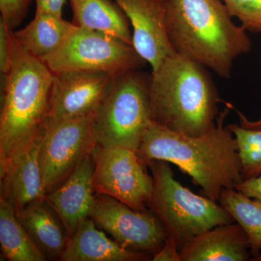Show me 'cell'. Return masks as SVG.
<instances>
[{
	"mask_svg": "<svg viewBox=\"0 0 261 261\" xmlns=\"http://www.w3.org/2000/svg\"><path fill=\"white\" fill-rule=\"evenodd\" d=\"M74 27L63 16L36 13L34 20L25 28L13 31V35L20 47L42 61L61 47Z\"/></svg>",
	"mask_w": 261,
	"mask_h": 261,
	"instance_id": "18",
	"label": "cell"
},
{
	"mask_svg": "<svg viewBox=\"0 0 261 261\" xmlns=\"http://www.w3.org/2000/svg\"><path fill=\"white\" fill-rule=\"evenodd\" d=\"M229 107L219 113L216 126L204 135L190 137L152 122L137 154L147 166L152 161L172 163L187 173L207 198L219 202L226 189L243 181L238 143L225 126Z\"/></svg>",
	"mask_w": 261,
	"mask_h": 261,
	"instance_id": "1",
	"label": "cell"
},
{
	"mask_svg": "<svg viewBox=\"0 0 261 261\" xmlns=\"http://www.w3.org/2000/svg\"><path fill=\"white\" fill-rule=\"evenodd\" d=\"M69 2L75 25L106 33L133 45L129 20L114 0Z\"/></svg>",
	"mask_w": 261,
	"mask_h": 261,
	"instance_id": "19",
	"label": "cell"
},
{
	"mask_svg": "<svg viewBox=\"0 0 261 261\" xmlns=\"http://www.w3.org/2000/svg\"><path fill=\"white\" fill-rule=\"evenodd\" d=\"M149 95L154 123L190 137L216 126L220 99L206 67L174 53L150 74Z\"/></svg>",
	"mask_w": 261,
	"mask_h": 261,
	"instance_id": "3",
	"label": "cell"
},
{
	"mask_svg": "<svg viewBox=\"0 0 261 261\" xmlns=\"http://www.w3.org/2000/svg\"><path fill=\"white\" fill-rule=\"evenodd\" d=\"M181 261L252 260L248 237L238 223L220 225L197 235L180 250Z\"/></svg>",
	"mask_w": 261,
	"mask_h": 261,
	"instance_id": "15",
	"label": "cell"
},
{
	"mask_svg": "<svg viewBox=\"0 0 261 261\" xmlns=\"http://www.w3.org/2000/svg\"><path fill=\"white\" fill-rule=\"evenodd\" d=\"M53 80L54 73L13 37V63L5 77L0 116V168L42 128L49 113Z\"/></svg>",
	"mask_w": 261,
	"mask_h": 261,
	"instance_id": "4",
	"label": "cell"
},
{
	"mask_svg": "<svg viewBox=\"0 0 261 261\" xmlns=\"http://www.w3.org/2000/svg\"><path fill=\"white\" fill-rule=\"evenodd\" d=\"M42 61L54 73L88 70L116 75L141 70L147 63L132 44L106 33L76 25L61 47Z\"/></svg>",
	"mask_w": 261,
	"mask_h": 261,
	"instance_id": "7",
	"label": "cell"
},
{
	"mask_svg": "<svg viewBox=\"0 0 261 261\" xmlns=\"http://www.w3.org/2000/svg\"><path fill=\"white\" fill-rule=\"evenodd\" d=\"M238 143L243 180L256 177L261 173V130L250 129L240 125H227Z\"/></svg>",
	"mask_w": 261,
	"mask_h": 261,
	"instance_id": "22",
	"label": "cell"
},
{
	"mask_svg": "<svg viewBox=\"0 0 261 261\" xmlns=\"http://www.w3.org/2000/svg\"><path fill=\"white\" fill-rule=\"evenodd\" d=\"M231 108H233L238 113V116L240 117V126L244 127V128H250V129L261 130V118L255 121H250V120L247 119L246 116L243 113L236 110V108H233V106Z\"/></svg>",
	"mask_w": 261,
	"mask_h": 261,
	"instance_id": "29",
	"label": "cell"
},
{
	"mask_svg": "<svg viewBox=\"0 0 261 261\" xmlns=\"http://www.w3.org/2000/svg\"><path fill=\"white\" fill-rule=\"evenodd\" d=\"M170 42L181 53L230 79L233 62L247 54L252 42L237 25L222 0H165Z\"/></svg>",
	"mask_w": 261,
	"mask_h": 261,
	"instance_id": "2",
	"label": "cell"
},
{
	"mask_svg": "<svg viewBox=\"0 0 261 261\" xmlns=\"http://www.w3.org/2000/svg\"><path fill=\"white\" fill-rule=\"evenodd\" d=\"M66 0H35L36 13H51L62 16Z\"/></svg>",
	"mask_w": 261,
	"mask_h": 261,
	"instance_id": "28",
	"label": "cell"
},
{
	"mask_svg": "<svg viewBox=\"0 0 261 261\" xmlns=\"http://www.w3.org/2000/svg\"><path fill=\"white\" fill-rule=\"evenodd\" d=\"M150 75L133 70L118 75L94 113L97 145L138 151L154 122Z\"/></svg>",
	"mask_w": 261,
	"mask_h": 261,
	"instance_id": "6",
	"label": "cell"
},
{
	"mask_svg": "<svg viewBox=\"0 0 261 261\" xmlns=\"http://www.w3.org/2000/svg\"><path fill=\"white\" fill-rule=\"evenodd\" d=\"M94 117L44 122L40 165L47 194L64 181L97 145Z\"/></svg>",
	"mask_w": 261,
	"mask_h": 261,
	"instance_id": "9",
	"label": "cell"
},
{
	"mask_svg": "<svg viewBox=\"0 0 261 261\" xmlns=\"http://www.w3.org/2000/svg\"><path fill=\"white\" fill-rule=\"evenodd\" d=\"M168 163L155 160L147 164L153 178L147 207L157 216L168 237L174 239L179 250L207 230L235 222L217 202L196 195L176 181Z\"/></svg>",
	"mask_w": 261,
	"mask_h": 261,
	"instance_id": "5",
	"label": "cell"
},
{
	"mask_svg": "<svg viewBox=\"0 0 261 261\" xmlns=\"http://www.w3.org/2000/svg\"><path fill=\"white\" fill-rule=\"evenodd\" d=\"M93 185L98 194L121 201L134 210L145 211L152 190L153 178L137 151L97 145L92 152Z\"/></svg>",
	"mask_w": 261,
	"mask_h": 261,
	"instance_id": "8",
	"label": "cell"
},
{
	"mask_svg": "<svg viewBox=\"0 0 261 261\" xmlns=\"http://www.w3.org/2000/svg\"><path fill=\"white\" fill-rule=\"evenodd\" d=\"M252 261H261V252L260 254H259L257 256L255 257H253V258L252 259Z\"/></svg>",
	"mask_w": 261,
	"mask_h": 261,
	"instance_id": "30",
	"label": "cell"
},
{
	"mask_svg": "<svg viewBox=\"0 0 261 261\" xmlns=\"http://www.w3.org/2000/svg\"><path fill=\"white\" fill-rule=\"evenodd\" d=\"M44 125L28 142L12 154L0 168L1 196L19 210L34 201L45 198L47 191L43 184L40 149Z\"/></svg>",
	"mask_w": 261,
	"mask_h": 261,
	"instance_id": "13",
	"label": "cell"
},
{
	"mask_svg": "<svg viewBox=\"0 0 261 261\" xmlns=\"http://www.w3.org/2000/svg\"><path fill=\"white\" fill-rule=\"evenodd\" d=\"M91 218L81 222L70 237L62 253V261H140L149 260L147 254L132 251L108 238Z\"/></svg>",
	"mask_w": 261,
	"mask_h": 261,
	"instance_id": "16",
	"label": "cell"
},
{
	"mask_svg": "<svg viewBox=\"0 0 261 261\" xmlns=\"http://www.w3.org/2000/svg\"><path fill=\"white\" fill-rule=\"evenodd\" d=\"M153 261H181L180 250L174 239L168 237L164 245L152 257Z\"/></svg>",
	"mask_w": 261,
	"mask_h": 261,
	"instance_id": "26",
	"label": "cell"
},
{
	"mask_svg": "<svg viewBox=\"0 0 261 261\" xmlns=\"http://www.w3.org/2000/svg\"><path fill=\"white\" fill-rule=\"evenodd\" d=\"M94 169L91 153L84 158L64 181L46 195V200L61 218L69 237L82 221L89 217L96 195Z\"/></svg>",
	"mask_w": 261,
	"mask_h": 261,
	"instance_id": "14",
	"label": "cell"
},
{
	"mask_svg": "<svg viewBox=\"0 0 261 261\" xmlns=\"http://www.w3.org/2000/svg\"><path fill=\"white\" fill-rule=\"evenodd\" d=\"M234 189L244 195L261 202V173L256 177L243 180Z\"/></svg>",
	"mask_w": 261,
	"mask_h": 261,
	"instance_id": "27",
	"label": "cell"
},
{
	"mask_svg": "<svg viewBox=\"0 0 261 261\" xmlns=\"http://www.w3.org/2000/svg\"><path fill=\"white\" fill-rule=\"evenodd\" d=\"M133 27L134 47L157 69L168 56L176 53L166 28L165 0H114Z\"/></svg>",
	"mask_w": 261,
	"mask_h": 261,
	"instance_id": "12",
	"label": "cell"
},
{
	"mask_svg": "<svg viewBox=\"0 0 261 261\" xmlns=\"http://www.w3.org/2000/svg\"><path fill=\"white\" fill-rule=\"evenodd\" d=\"M230 15L250 32L261 33V0H222Z\"/></svg>",
	"mask_w": 261,
	"mask_h": 261,
	"instance_id": "23",
	"label": "cell"
},
{
	"mask_svg": "<svg viewBox=\"0 0 261 261\" xmlns=\"http://www.w3.org/2000/svg\"><path fill=\"white\" fill-rule=\"evenodd\" d=\"M13 30L0 18V70L6 77L13 63Z\"/></svg>",
	"mask_w": 261,
	"mask_h": 261,
	"instance_id": "25",
	"label": "cell"
},
{
	"mask_svg": "<svg viewBox=\"0 0 261 261\" xmlns=\"http://www.w3.org/2000/svg\"><path fill=\"white\" fill-rule=\"evenodd\" d=\"M89 218L127 250L156 253L167 233L157 216L147 210L137 211L110 196L95 195Z\"/></svg>",
	"mask_w": 261,
	"mask_h": 261,
	"instance_id": "10",
	"label": "cell"
},
{
	"mask_svg": "<svg viewBox=\"0 0 261 261\" xmlns=\"http://www.w3.org/2000/svg\"><path fill=\"white\" fill-rule=\"evenodd\" d=\"M33 1L35 0H0V18L14 31L27 17Z\"/></svg>",
	"mask_w": 261,
	"mask_h": 261,
	"instance_id": "24",
	"label": "cell"
},
{
	"mask_svg": "<svg viewBox=\"0 0 261 261\" xmlns=\"http://www.w3.org/2000/svg\"><path fill=\"white\" fill-rule=\"evenodd\" d=\"M16 216L46 257H61L69 240L63 221L46 198L15 211Z\"/></svg>",
	"mask_w": 261,
	"mask_h": 261,
	"instance_id": "17",
	"label": "cell"
},
{
	"mask_svg": "<svg viewBox=\"0 0 261 261\" xmlns=\"http://www.w3.org/2000/svg\"><path fill=\"white\" fill-rule=\"evenodd\" d=\"M219 202L246 232L252 259L257 256L261 252V202L235 189L224 190Z\"/></svg>",
	"mask_w": 261,
	"mask_h": 261,
	"instance_id": "21",
	"label": "cell"
},
{
	"mask_svg": "<svg viewBox=\"0 0 261 261\" xmlns=\"http://www.w3.org/2000/svg\"><path fill=\"white\" fill-rule=\"evenodd\" d=\"M0 245L2 254L8 260H47L19 221L14 207L3 197H0Z\"/></svg>",
	"mask_w": 261,
	"mask_h": 261,
	"instance_id": "20",
	"label": "cell"
},
{
	"mask_svg": "<svg viewBox=\"0 0 261 261\" xmlns=\"http://www.w3.org/2000/svg\"><path fill=\"white\" fill-rule=\"evenodd\" d=\"M117 75L88 70H65L54 73L45 121H66L94 115Z\"/></svg>",
	"mask_w": 261,
	"mask_h": 261,
	"instance_id": "11",
	"label": "cell"
}]
</instances>
